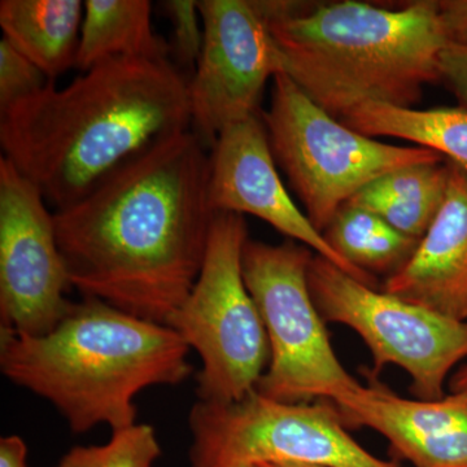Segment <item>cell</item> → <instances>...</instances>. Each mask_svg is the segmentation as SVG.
I'll use <instances>...</instances> for the list:
<instances>
[{"instance_id":"22","label":"cell","mask_w":467,"mask_h":467,"mask_svg":"<svg viewBox=\"0 0 467 467\" xmlns=\"http://www.w3.org/2000/svg\"><path fill=\"white\" fill-rule=\"evenodd\" d=\"M50 79L11 43L0 41V113L41 91Z\"/></svg>"},{"instance_id":"26","label":"cell","mask_w":467,"mask_h":467,"mask_svg":"<svg viewBox=\"0 0 467 467\" xmlns=\"http://www.w3.org/2000/svg\"><path fill=\"white\" fill-rule=\"evenodd\" d=\"M451 393H463L467 395V364L461 367L450 380Z\"/></svg>"},{"instance_id":"21","label":"cell","mask_w":467,"mask_h":467,"mask_svg":"<svg viewBox=\"0 0 467 467\" xmlns=\"http://www.w3.org/2000/svg\"><path fill=\"white\" fill-rule=\"evenodd\" d=\"M164 15L171 21V55L181 70L195 69L204 43V27L199 3L195 0H167L161 3Z\"/></svg>"},{"instance_id":"18","label":"cell","mask_w":467,"mask_h":467,"mask_svg":"<svg viewBox=\"0 0 467 467\" xmlns=\"http://www.w3.org/2000/svg\"><path fill=\"white\" fill-rule=\"evenodd\" d=\"M339 121L367 137L417 143L467 171L466 107L413 109L368 103Z\"/></svg>"},{"instance_id":"15","label":"cell","mask_w":467,"mask_h":467,"mask_svg":"<svg viewBox=\"0 0 467 467\" xmlns=\"http://www.w3.org/2000/svg\"><path fill=\"white\" fill-rule=\"evenodd\" d=\"M81 0H2L3 38L50 81L77 66L84 23Z\"/></svg>"},{"instance_id":"7","label":"cell","mask_w":467,"mask_h":467,"mask_svg":"<svg viewBox=\"0 0 467 467\" xmlns=\"http://www.w3.org/2000/svg\"><path fill=\"white\" fill-rule=\"evenodd\" d=\"M315 254L291 239L281 244L248 239L243 251V276L270 347L256 391L272 400L337 405L364 386L337 358L313 300L308 270Z\"/></svg>"},{"instance_id":"2","label":"cell","mask_w":467,"mask_h":467,"mask_svg":"<svg viewBox=\"0 0 467 467\" xmlns=\"http://www.w3.org/2000/svg\"><path fill=\"white\" fill-rule=\"evenodd\" d=\"M192 129L189 78L171 58H113L0 113L3 156L61 209L160 140Z\"/></svg>"},{"instance_id":"8","label":"cell","mask_w":467,"mask_h":467,"mask_svg":"<svg viewBox=\"0 0 467 467\" xmlns=\"http://www.w3.org/2000/svg\"><path fill=\"white\" fill-rule=\"evenodd\" d=\"M189 425L192 467L282 462L401 467L358 444L331 401H275L257 391L233 402L199 400L190 411Z\"/></svg>"},{"instance_id":"5","label":"cell","mask_w":467,"mask_h":467,"mask_svg":"<svg viewBox=\"0 0 467 467\" xmlns=\"http://www.w3.org/2000/svg\"><path fill=\"white\" fill-rule=\"evenodd\" d=\"M276 164L299 196L304 213L324 234L340 208L377 178L409 165L441 162L426 147L378 142L328 115L285 73L273 79L261 113Z\"/></svg>"},{"instance_id":"24","label":"cell","mask_w":467,"mask_h":467,"mask_svg":"<svg viewBox=\"0 0 467 467\" xmlns=\"http://www.w3.org/2000/svg\"><path fill=\"white\" fill-rule=\"evenodd\" d=\"M436 3L448 41L451 45L467 46V0H442Z\"/></svg>"},{"instance_id":"28","label":"cell","mask_w":467,"mask_h":467,"mask_svg":"<svg viewBox=\"0 0 467 467\" xmlns=\"http://www.w3.org/2000/svg\"><path fill=\"white\" fill-rule=\"evenodd\" d=\"M239 467H263L260 465H247V466H239Z\"/></svg>"},{"instance_id":"3","label":"cell","mask_w":467,"mask_h":467,"mask_svg":"<svg viewBox=\"0 0 467 467\" xmlns=\"http://www.w3.org/2000/svg\"><path fill=\"white\" fill-rule=\"evenodd\" d=\"M254 5L282 52L285 75L335 119L368 103L411 109L441 79L450 41L431 0L399 9L355 0Z\"/></svg>"},{"instance_id":"20","label":"cell","mask_w":467,"mask_h":467,"mask_svg":"<svg viewBox=\"0 0 467 467\" xmlns=\"http://www.w3.org/2000/svg\"><path fill=\"white\" fill-rule=\"evenodd\" d=\"M160 456L155 429L135 423L112 431L106 444L73 448L57 467H153Z\"/></svg>"},{"instance_id":"16","label":"cell","mask_w":467,"mask_h":467,"mask_svg":"<svg viewBox=\"0 0 467 467\" xmlns=\"http://www.w3.org/2000/svg\"><path fill=\"white\" fill-rule=\"evenodd\" d=\"M171 58L152 26L149 0H86L77 66L81 72L113 58Z\"/></svg>"},{"instance_id":"19","label":"cell","mask_w":467,"mask_h":467,"mask_svg":"<svg viewBox=\"0 0 467 467\" xmlns=\"http://www.w3.org/2000/svg\"><path fill=\"white\" fill-rule=\"evenodd\" d=\"M324 235L349 265L368 275L389 276L408 263L420 243L393 229L377 214L349 202L337 211Z\"/></svg>"},{"instance_id":"25","label":"cell","mask_w":467,"mask_h":467,"mask_svg":"<svg viewBox=\"0 0 467 467\" xmlns=\"http://www.w3.org/2000/svg\"><path fill=\"white\" fill-rule=\"evenodd\" d=\"M0 467H29L26 441L17 435L0 439Z\"/></svg>"},{"instance_id":"1","label":"cell","mask_w":467,"mask_h":467,"mask_svg":"<svg viewBox=\"0 0 467 467\" xmlns=\"http://www.w3.org/2000/svg\"><path fill=\"white\" fill-rule=\"evenodd\" d=\"M208 146L192 129L152 144L54 212L73 288L167 325L201 275L214 213Z\"/></svg>"},{"instance_id":"13","label":"cell","mask_w":467,"mask_h":467,"mask_svg":"<svg viewBox=\"0 0 467 467\" xmlns=\"http://www.w3.org/2000/svg\"><path fill=\"white\" fill-rule=\"evenodd\" d=\"M348 427H368L413 467H467V395L407 399L373 380L337 404Z\"/></svg>"},{"instance_id":"17","label":"cell","mask_w":467,"mask_h":467,"mask_svg":"<svg viewBox=\"0 0 467 467\" xmlns=\"http://www.w3.org/2000/svg\"><path fill=\"white\" fill-rule=\"evenodd\" d=\"M442 161L389 171L359 190L348 202L377 214L409 238L420 241L447 193L450 165L447 160Z\"/></svg>"},{"instance_id":"12","label":"cell","mask_w":467,"mask_h":467,"mask_svg":"<svg viewBox=\"0 0 467 467\" xmlns=\"http://www.w3.org/2000/svg\"><path fill=\"white\" fill-rule=\"evenodd\" d=\"M208 202L214 214H251L265 221L287 239L373 287V275L344 261L292 201L276 171L261 116L227 126L218 134L209 152Z\"/></svg>"},{"instance_id":"14","label":"cell","mask_w":467,"mask_h":467,"mask_svg":"<svg viewBox=\"0 0 467 467\" xmlns=\"http://www.w3.org/2000/svg\"><path fill=\"white\" fill-rule=\"evenodd\" d=\"M448 165L447 193L435 220L383 291L467 322V171Z\"/></svg>"},{"instance_id":"6","label":"cell","mask_w":467,"mask_h":467,"mask_svg":"<svg viewBox=\"0 0 467 467\" xmlns=\"http://www.w3.org/2000/svg\"><path fill=\"white\" fill-rule=\"evenodd\" d=\"M244 216L216 213L204 264L167 326L202 359L199 400L233 402L256 391L270 361L263 318L243 276Z\"/></svg>"},{"instance_id":"23","label":"cell","mask_w":467,"mask_h":467,"mask_svg":"<svg viewBox=\"0 0 467 467\" xmlns=\"http://www.w3.org/2000/svg\"><path fill=\"white\" fill-rule=\"evenodd\" d=\"M441 79L467 109V46H447L441 58Z\"/></svg>"},{"instance_id":"4","label":"cell","mask_w":467,"mask_h":467,"mask_svg":"<svg viewBox=\"0 0 467 467\" xmlns=\"http://www.w3.org/2000/svg\"><path fill=\"white\" fill-rule=\"evenodd\" d=\"M189 352L169 326L91 297L72 303L50 333L0 330L2 373L54 405L75 434L135 425V398L149 387L184 382Z\"/></svg>"},{"instance_id":"11","label":"cell","mask_w":467,"mask_h":467,"mask_svg":"<svg viewBox=\"0 0 467 467\" xmlns=\"http://www.w3.org/2000/svg\"><path fill=\"white\" fill-rule=\"evenodd\" d=\"M54 213L36 186L0 158V330L50 333L72 306Z\"/></svg>"},{"instance_id":"9","label":"cell","mask_w":467,"mask_h":467,"mask_svg":"<svg viewBox=\"0 0 467 467\" xmlns=\"http://www.w3.org/2000/svg\"><path fill=\"white\" fill-rule=\"evenodd\" d=\"M308 282L325 322L352 328L367 344L374 376L395 365L410 378L417 399L444 398L451 371L467 358V322L377 291L318 254Z\"/></svg>"},{"instance_id":"27","label":"cell","mask_w":467,"mask_h":467,"mask_svg":"<svg viewBox=\"0 0 467 467\" xmlns=\"http://www.w3.org/2000/svg\"><path fill=\"white\" fill-rule=\"evenodd\" d=\"M263 467H328L322 465H312V463H297V462H282V463H267V465H260Z\"/></svg>"},{"instance_id":"10","label":"cell","mask_w":467,"mask_h":467,"mask_svg":"<svg viewBox=\"0 0 467 467\" xmlns=\"http://www.w3.org/2000/svg\"><path fill=\"white\" fill-rule=\"evenodd\" d=\"M204 43L189 78L192 129L209 149L227 126L260 116L282 52L254 0H201Z\"/></svg>"}]
</instances>
